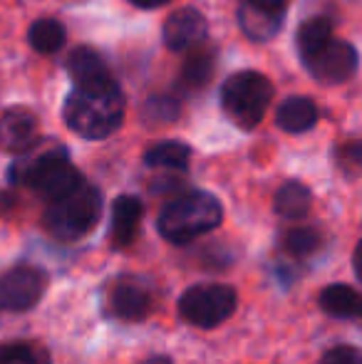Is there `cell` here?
Listing matches in <instances>:
<instances>
[{
  "label": "cell",
  "mask_w": 362,
  "mask_h": 364,
  "mask_svg": "<svg viewBox=\"0 0 362 364\" xmlns=\"http://www.w3.org/2000/svg\"><path fill=\"white\" fill-rule=\"evenodd\" d=\"M236 305L238 295L231 285L198 283L183 290V295L179 297V315L188 325L213 330L236 312Z\"/></svg>",
  "instance_id": "8992f818"
},
{
  "label": "cell",
  "mask_w": 362,
  "mask_h": 364,
  "mask_svg": "<svg viewBox=\"0 0 362 364\" xmlns=\"http://www.w3.org/2000/svg\"><path fill=\"white\" fill-rule=\"evenodd\" d=\"M102 216V193L87 181L70 191L68 196L50 201L45 211V228L53 238L73 243L80 240L100 223Z\"/></svg>",
  "instance_id": "277c9868"
},
{
  "label": "cell",
  "mask_w": 362,
  "mask_h": 364,
  "mask_svg": "<svg viewBox=\"0 0 362 364\" xmlns=\"http://www.w3.org/2000/svg\"><path fill=\"white\" fill-rule=\"evenodd\" d=\"M10 181L15 186L33 188L38 196L48 201L68 196L78 186H82L85 178L68 156V149L60 141H35L28 151L18 154V159L10 166Z\"/></svg>",
  "instance_id": "6da1fadb"
},
{
  "label": "cell",
  "mask_w": 362,
  "mask_h": 364,
  "mask_svg": "<svg viewBox=\"0 0 362 364\" xmlns=\"http://www.w3.org/2000/svg\"><path fill=\"white\" fill-rule=\"evenodd\" d=\"M154 297L144 280L139 278H122L110 290V312L117 320L139 322L151 312Z\"/></svg>",
  "instance_id": "9c48e42d"
},
{
  "label": "cell",
  "mask_w": 362,
  "mask_h": 364,
  "mask_svg": "<svg viewBox=\"0 0 362 364\" xmlns=\"http://www.w3.org/2000/svg\"><path fill=\"white\" fill-rule=\"evenodd\" d=\"M273 100V85L256 70L231 75L221 87V107L226 117L241 129H253L266 117Z\"/></svg>",
  "instance_id": "5b68a950"
},
{
  "label": "cell",
  "mask_w": 362,
  "mask_h": 364,
  "mask_svg": "<svg viewBox=\"0 0 362 364\" xmlns=\"http://www.w3.org/2000/svg\"><path fill=\"white\" fill-rule=\"evenodd\" d=\"M28 40L33 45V50H38L43 55H53L65 45V28L55 18H40L30 25Z\"/></svg>",
  "instance_id": "ffe728a7"
},
{
  "label": "cell",
  "mask_w": 362,
  "mask_h": 364,
  "mask_svg": "<svg viewBox=\"0 0 362 364\" xmlns=\"http://www.w3.org/2000/svg\"><path fill=\"white\" fill-rule=\"evenodd\" d=\"M318 364H362V355H360L358 347L340 345V347H333V350L325 352Z\"/></svg>",
  "instance_id": "484cf974"
},
{
  "label": "cell",
  "mask_w": 362,
  "mask_h": 364,
  "mask_svg": "<svg viewBox=\"0 0 362 364\" xmlns=\"http://www.w3.org/2000/svg\"><path fill=\"white\" fill-rule=\"evenodd\" d=\"M243 3L256 5V8H263V10H285L288 0H243Z\"/></svg>",
  "instance_id": "4316f807"
},
{
  "label": "cell",
  "mask_w": 362,
  "mask_h": 364,
  "mask_svg": "<svg viewBox=\"0 0 362 364\" xmlns=\"http://www.w3.org/2000/svg\"><path fill=\"white\" fill-rule=\"evenodd\" d=\"M142 364H171L169 357H164V355H159V357H149L147 362H142Z\"/></svg>",
  "instance_id": "f1b7e54d"
},
{
  "label": "cell",
  "mask_w": 362,
  "mask_h": 364,
  "mask_svg": "<svg viewBox=\"0 0 362 364\" xmlns=\"http://www.w3.org/2000/svg\"><path fill=\"white\" fill-rule=\"evenodd\" d=\"M144 206L137 196H119L112 206V243L127 248L137 240Z\"/></svg>",
  "instance_id": "4fadbf2b"
},
{
  "label": "cell",
  "mask_w": 362,
  "mask_h": 364,
  "mask_svg": "<svg viewBox=\"0 0 362 364\" xmlns=\"http://www.w3.org/2000/svg\"><path fill=\"white\" fill-rule=\"evenodd\" d=\"M208 25L206 18L196 8H181L166 18L161 28V40L171 53H186L206 40Z\"/></svg>",
  "instance_id": "30bf717a"
},
{
  "label": "cell",
  "mask_w": 362,
  "mask_h": 364,
  "mask_svg": "<svg viewBox=\"0 0 362 364\" xmlns=\"http://www.w3.org/2000/svg\"><path fill=\"white\" fill-rule=\"evenodd\" d=\"M328 40H333V23H330L325 15L305 20V23L298 28V35H295V45H298L300 58H305V55L323 48Z\"/></svg>",
  "instance_id": "44dd1931"
},
{
  "label": "cell",
  "mask_w": 362,
  "mask_h": 364,
  "mask_svg": "<svg viewBox=\"0 0 362 364\" xmlns=\"http://www.w3.org/2000/svg\"><path fill=\"white\" fill-rule=\"evenodd\" d=\"M338 164L345 173L355 176L360 171V164H362V149H360V141H348L338 149Z\"/></svg>",
  "instance_id": "d4e9b609"
},
{
  "label": "cell",
  "mask_w": 362,
  "mask_h": 364,
  "mask_svg": "<svg viewBox=\"0 0 362 364\" xmlns=\"http://www.w3.org/2000/svg\"><path fill=\"white\" fill-rule=\"evenodd\" d=\"M283 23H285V10H263L248 3H241V8H238V28L253 43L273 40L280 33Z\"/></svg>",
  "instance_id": "7c38bea8"
},
{
  "label": "cell",
  "mask_w": 362,
  "mask_h": 364,
  "mask_svg": "<svg viewBox=\"0 0 362 364\" xmlns=\"http://www.w3.org/2000/svg\"><path fill=\"white\" fill-rule=\"evenodd\" d=\"M179 102L169 95H154L144 105V117L147 122H154V124H169V122L179 119Z\"/></svg>",
  "instance_id": "cb8c5ba5"
},
{
  "label": "cell",
  "mask_w": 362,
  "mask_h": 364,
  "mask_svg": "<svg viewBox=\"0 0 362 364\" xmlns=\"http://www.w3.org/2000/svg\"><path fill=\"white\" fill-rule=\"evenodd\" d=\"M223 220V208L218 198L208 191H191L166 203L159 213V233L169 243L183 245L201 235L211 233Z\"/></svg>",
  "instance_id": "3957f363"
},
{
  "label": "cell",
  "mask_w": 362,
  "mask_h": 364,
  "mask_svg": "<svg viewBox=\"0 0 362 364\" xmlns=\"http://www.w3.org/2000/svg\"><path fill=\"white\" fill-rule=\"evenodd\" d=\"M318 107L308 97H288L275 112V124L288 134H303L318 124Z\"/></svg>",
  "instance_id": "5bb4252c"
},
{
  "label": "cell",
  "mask_w": 362,
  "mask_h": 364,
  "mask_svg": "<svg viewBox=\"0 0 362 364\" xmlns=\"http://www.w3.org/2000/svg\"><path fill=\"white\" fill-rule=\"evenodd\" d=\"M0 364H53L50 352L33 342H5L0 345Z\"/></svg>",
  "instance_id": "7402d4cb"
},
{
  "label": "cell",
  "mask_w": 362,
  "mask_h": 364,
  "mask_svg": "<svg viewBox=\"0 0 362 364\" xmlns=\"http://www.w3.org/2000/svg\"><path fill=\"white\" fill-rule=\"evenodd\" d=\"M300 60L313 80L323 85H343L358 73V50L345 40H328L323 48Z\"/></svg>",
  "instance_id": "ba28073f"
},
{
  "label": "cell",
  "mask_w": 362,
  "mask_h": 364,
  "mask_svg": "<svg viewBox=\"0 0 362 364\" xmlns=\"http://www.w3.org/2000/svg\"><path fill=\"white\" fill-rule=\"evenodd\" d=\"M320 243H323L320 233L315 228H310V225H300V228L288 230L283 238L285 253H290L293 258H308V255H313L320 248Z\"/></svg>",
  "instance_id": "603a6c76"
},
{
  "label": "cell",
  "mask_w": 362,
  "mask_h": 364,
  "mask_svg": "<svg viewBox=\"0 0 362 364\" xmlns=\"http://www.w3.org/2000/svg\"><path fill=\"white\" fill-rule=\"evenodd\" d=\"M48 278L35 265H15L0 275V310L3 312H25L40 302Z\"/></svg>",
  "instance_id": "52a82bcc"
},
{
  "label": "cell",
  "mask_w": 362,
  "mask_h": 364,
  "mask_svg": "<svg viewBox=\"0 0 362 364\" xmlns=\"http://www.w3.org/2000/svg\"><path fill=\"white\" fill-rule=\"evenodd\" d=\"M216 68V50L213 48H196L181 65L179 73V87L186 95H193L201 87H206L213 77Z\"/></svg>",
  "instance_id": "2e32d148"
},
{
  "label": "cell",
  "mask_w": 362,
  "mask_h": 364,
  "mask_svg": "<svg viewBox=\"0 0 362 364\" xmlns=\"http://www.w3.org/2000/svg\"><path fill=\"white\" fill-rule=\"evenodd\" d=\"M132 5H137V8H147V10H151V8H161L164 3H169V0H129Z\"/></svg>",
  "instance_id": "83f0119b"
},
{
  "label": "cell",
  "mask_w": 362,
  "mask_h": 364,
  "mask_svg": "<svg viewBox=\"0 0 362 364\" xmlns=\"http://www.w3.org/2000/svg\"><path fill=\"white\" fill-rule=\"evenodd\" d=\"M63 119L82 139H107L124 122V95L112 77L78 85L65 100Z\"/></svg>",
  "instance_id": "7a4b0ae2"
},
{
  "label": "cell",
  "mask_w": 362,
  "mask_h": 364,
  "mask_svg": "<svg viewBox=\"0 0 362 364\" xmlns=\"http://www.w3.org/2000/svg\"><path fill=\"white\" fill-rule=\"evenodd\" d=\"M191 159V149L181 141H159L151 149H147L144 164L151 168H164V171H183Z\"/></svg>",
  "instance_id": "d6986e66"
},
{
  "label": "cell",
  "mask_w": 362,
  "mask_h": 364,
  "mask_svg": "<svg viewBox=\"0 0 362 364\" xmlns=\"http://www.w3.org/2000/svg\"><path fill=\"white\" fill-rule=\"evenodd\" d=\"M310 203H313L310 188L300 181H285L283 186L275 191V198H273L275 213L283 218H290V220L308 216Z\"/></svg>",
  "instance_id": "ac0fdd59"
},
{
  "label": "cell",
  "mask_w": 362,
  "mask_h": 364,
  "mask_svg": "<svg viewBox=\"0 0 362 364\" xmlns=\"http://www.w3.org/2000/svg\"><path fill=\"white\" fill-rule=\"evenodd\" d=\"M10 203H13V198H10V196H3V193H0V213L8 211Z\"/></svg>",
  "instance_id": "f546056e"
},
{
  "label": "cell",
  "mask_w": 362,
  "mask_h": 364,
  "mask_svg": "<svg viewBox=\"0 0 362 364\" xmlns=\"http://www.w3.org/2000/svg\"><path fill=\"white\" fill-rule=\"evenodd\" d=\"M38 141V119L25 107H10L0 114V149L23 154Z\"/></svg>",
  "instance_id": "8fae6325"
},
{
  "label": "cell",
  "mask_w": 362,
  "mask_h": 364,
  "mask_svg": "<svg viewBox=\"0 0 362 364\" xmlns=\"http://www.w3.org/2000/svg\"><path fill=\"white\" fill-rule=\"evenodd\" d=\"M65 68H68L70 77L75 80V85H92V82H100L110 77V70H107L102 55L92 48H75L70 53Z\"/></svg>",
  "instance_id": "e0dca14e"
},
{
  "label": "cell",
  "mask_w": 362,
  "mask_h": 364,
  "mask_svg": "<svg viewBox=\"0 0 362 364\" xmlns=\"http://www.w3.org/2000/svg\"><path fill=\"white\" fill-rule=\"evenodd\" d=\"M320 310L335 320H358L362 312V297L353 285L333 283L328 285L318 297Z\"/></svg>",
  "instance_id": "9a60e30c"
}]
</instances>
